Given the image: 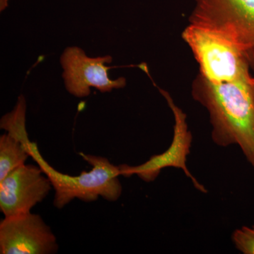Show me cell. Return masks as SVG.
I'll list each match as a JSON object with an SVG mask.
<instances>
[{"instance_id": "cell-1", "label": "cell", "mask_w": 254, "mask_h": 254, "mask_svg": "<svg viewBox=\"0 0 254 254\" xmlns=\"http://www.w3.org/2000/svg\"><path fill=\"white\" fill-rule=\"evenodd\" d=\"M251 79L213 83L197 75L193 99L208 112L211 137L221 147L237 145L254 169V91Z\"/></svg>"}, {"instance_id": "cell-2", "label": "cell", "mask_w": 254, "mask_h": 254, "mask_svg": "<svg viewBox=\"0 0 254 254\" xmlns=\"http://www.w3.org/2000/svg\"><path fill=\"white\" fill-rule=\"evenodd\" d=\"M26 147L30 157L38 164L43 173L49 178L55 190L53 204L62 209L75 198L84 202H93L99 197L108 201H117L123 193L119 180L121 176L120 167L114 165L108 158L80 153L85 161L91 165V171L81 172L78 176L60 173L42 156L38 144L28 138L26 127L11 133Z\"/></svg>"}, {"instance_id": "cell-3", "label": "cell", "mask_w": 254, "mask_h": 254, "mask_svg": "<svg viewBox=\"0 0 254 254\" xmlns=\"http://www.w3.org/2000/svg\"><path fill=\"white\" fill-rule=\"evenodd\" d=\"M199 66V73L213 83L250 79L251 68L238 45L215 28L190 23L182 33Z\"/></svg>"}, {"instance_id": "cell-4", "label": "cell", "mask_w": 254, "mask_h": 254, "mask_svg": "<svg viewBox=\"0 0 254 254\" xmlns=\"http://www.w3.org/2000/svg\"><path fill=\"white\" fill-rule=\"evenodd\" d=\"M189 21L232 38L254 72V0H195Z\"/></svg>"}, {"instance_id": "cell-5", "label": "cell", "mask_w": 254, "mask_h": 254, "mask_svg": "<svg viewBox=\"0 0 254 254\" xmlns=\"http://www.w3.org/2000/svg\"><path fill=\"white\" fill-rule=\"evenodd\" d=\"M173 114L175 125L173 141L168 149L163 153L150 157L149 160L136 166L120 165L121 176L130 177L136 175L145 182L155 181L163 169L175 168L180 169L197 190L206 193L205 187L192 175L187 168V157L190 155L192 143L191 132L189 129L187 115L175 103L168 91L159 88Z\"/></svg>"}, {"instance_id": "cell-6", "label": "cell", "mask_w": 254, "mask_h": 254, "mask_svg": "<svg viewBox=\"0 0 254 254\" xmlns=\"http://www.w3.org/2000/svg\"><path fill=\"white\" fill-rule=\"evenodd\" d=\"M112 61L113 58L110 55L89 58L78 47L66 48L60 58L66 89L77 98H83L90 95L91 87L101 93L124 88L127 84L126 78L112 80L108 77V70L112 67L106 66V64Z\"/></svg>"}, {"instance_id": "cell-7", "label": "cell", "mask_w": 254, "mask_h": 254, "mask_svg": "<svg viewBox=\"0 0 254 254\" xmlns=\"http://www.w3.org/2000/svg\"><path fill=\"white\" fill-rule=\"evenodd\" d=\"M52 189L49 178L39 166L25 164L0 181V210L4 218L31 213Z\"/></svg>"}, {"instance_id": "cell-8", "label": "cell", "mask_w": 254, "mask_h": 254, "mask_svg": "<svg viewBox=\"0 0 254 254\" xmlns=\"http://www.w3.org/2000/svg\"><path fill=\"white\" fill-rule=\"evenodd\" d=\"M58 250L56 237L39 215L31 212L0 222L1 254H54Z\"/></svg>"}, {"instance_id": "cell-9", "label": "cell", "mask_w": 254, "mask_h": 254, "mask_svg": "<svg viewBox=\"0 0 254 254\" xmlns=\"http://www.w3.org/2000/svg\"><path fill=\"white\" fill-rule=\"evenodd\" d=\"M30 157L24 144L11 133L0 136V181L15 169L26 164Z\"/></svg>"}, {"instance_id": "cell-10", "label": "cell", "mask_w": 254, "mask_h": 254, "mask_svg": "<svg viewBox=\"0 0 254 254\" xmlns=\"http://www.w3.org/2000/svg\"><path fill=\"white\" fill-rule=\"evenodd\" d=\"M235 247L244 254H254V225L237 229L232 234Z\"/></svg>"}, {"instance_id": "cell-11", "label": "cell", "mask_w": 254, "mask_h": 254, "mask_svg": "<svg viewBox=\"0 0 254 254\" xmlns=\"http://www.w3.org/2000/svg\"><path fill=\"white\" fill-rule=\"evenodd\" d=\"M7 1L8 0H1V11H2V9L4 10L6 7V4L8 5Z\"/></svg>"}, {"instance_id": "cell-12", "label": "cell", "mask_w": 254, "mask_h": 254, "mask_svg": "<svg viewBox=\"0 0 254 254\" xmlns=\"http://www.w3.org/2000/svg\"><path fill=\"white\" fill-rule=\"evenodd\" d=\"M251 83L254 86V76H252V79H251Z\"/></svg>"}, {"instance_id": "cell-13", "label": "cell", "mask_w": 254, "mask_h": 254, "mask_svg": "<svg viewBox=\"0 0 254 254\" xmlns=\"http://www.w3.org/2000/svg\"></svg>"}]
</instances>
